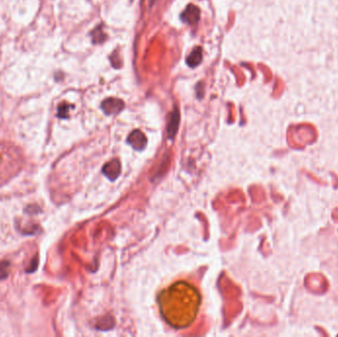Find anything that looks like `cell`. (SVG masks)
<instances>
[{"instance_id":"5b68a950","label":"cell","mask_w":338,"mask_h":337,"mask_svg":"<svg viewBox=\"0 0 338 337\" xmlns=\"http://www.w3.org/2000/svg\"><path fill=\"white\" fill-rule=\"evenodd\" d=\"M203 59V49L201 47H196L190 55L186 58V63L190 67H197Z\"/></svg>"},{"instance_id":"7a4b0ae2","label":"cell","mask_w":338,"mask_h":337,"mask_svg":"<svg viewBox=\"0 0 338 337\" xmlns=\"http://www.w3.org/2000/svg\"><path fill=\"white\" fill-rule=\"evenodd\" d=\"M101 108L106 115L119 114L124 108V102L121 99L110 97L102 102Z\"/></svg>"},{"instance_id":"8992f818","label":"cell","mask_w":338,"mask_h":337,"mask_svg":"<svg viewBox=\"0 0 338 337\" xmlns=\"http://www.w3.org/2000/svg\"><path fill=\"white\" fill-rule=\"evenodd\" d=\"M114 162H115V161H113L111 163L107 164V165L104 167V168H103L104 173H105V174L107 175V177H109L110 179H115V178L120 174V164H119V162L117 161V163H116V165H115V167H114Z\"/></svg>"},{"instance_id":"ba28073f","label":"cell","mask_w":338,"mask_h":337,"mask_svg":"<svg viewBox=\"0 0 338 337\" xmlns=\"http://www.w3.org/2000/svg\"><path fill=\"white\" fill-rule=\"evenodd\" d=\"M8 269H9V263L6 261L0 262V280L5 279L8 276Z\"/></svg>"},{"instance_id":"9c48e42d","label":"cell","mask_w":338,"mask_h":337,"mask_svg":"<svg viewBox=\"0 0 338 337\" xmlns=\"http://www.w3.org/2000/svg\"><path fill=\"white\" fill-rule=\"evenodd\" d=\"M69 108H70V105H68L66 103H62L61 105H59V107H58V116L60 118H65L67 116V114H68Z\"/></svg>"},{"instance_id":"277c9868","label":"cell","mask_w":338,"mask_h":337,"mask_svg":"<svg viewBox=\"0 0 338 337\" xmlns=\"http://www.w3.org/2000/svg\"><path fill=\"white\" fill-rule=\"evenodd\" d=\"M179 121H180V113L178 107H175L173 112L170 114V120H169V127H168V134L169 138L173 139L179 126Z\"/></svg>"},{"instance_id":"52a82bcc","label":"cell","mask_w":338,"mask_h":337,"mask_svg":"<svg viewBox=\"0 0 338 337\" xmlns=\"http://www.w3.org/2000/svg\"><path fill=\"white\" fill-rule=\"evenodd\" d=\"M102 28L103 26L100 25L98 27H96L92 32H91V37H92V42L93 44H101L103 43L106 38H107V35H105L102 31Z\"/></svg>"},{"instance_id":"3957f363","label":"cell","mask_w":338,"mask_h":337,"mask_svg":"<svg viewBox=\"0 0 338 337\" xmlns=\"http://www.w3.org/2000/svg\"><path fill=\"white\" fill-rule=\"evenodd\" d=\"M129 144L136 150H143L147 144V139L141 131H134L128 139Z\"/></svg>"},{"instance_id":"6da1fadb","label":"cell","mask_w":338,"mask_h":337,"mask_svg":"<svg viewBox=\"0 0 338 337\" xmlns=\"http://www.w3.org/2000/svg\"><path fill=\"white\" fill-rule=\"evenodd\" d=\"M200 15H201V12H200L199 7L194 4H189L186 7V9L181 13L180 19L182 22L186 23L187 25L193 26L199 22Z\"/></svg>"}]
</instances>
